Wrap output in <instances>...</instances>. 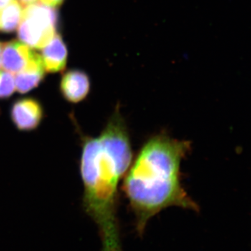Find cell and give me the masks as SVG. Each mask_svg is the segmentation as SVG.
<instances>
[{"mask_svg": "<svg viewBox=\"0 0 251 251\" xmlns=\"http://www.w3.org/2000/svg\"><path fill=\"white\" fill-rule=\"evenodd\" d=\"M18 2L21 5H25V6H27V5L34 4L36 3L38 0H17Z\"/></svg>", "mask_w": 251, "mask_h": 251, "instance_id": "7c38bea8", "label": "cell"}, {"mask_svg": "<svg viewBox=\"0 0 251 251\" xmlns=\"http://www.w3.org/2000/svg\"><path fill=\"white\" fill-rule=\"evenodd\" d=\"M22 5L13 0L0 9V29L6 33L13 32L19 26L22 19Z\"/></svg>", "mask_w": 251, "mask_h": 251, "instance_id": "9c48e42d", "label": "cell"}, {"mask_svg": "<svg viewBox=\"0 0 251 251\" xmlns=\"http://www.w3.org/2000/svg\"><path fill=\"white\" fill-rule=\"evenodd\" d=\"M42 49V55L41 57L46 72L58 73L65 69L67 49L59 34H54L51 41Z\"/></svg>", "mask_w": 251, "mask_h": 251, "instance_id": "ba28073f", "label": "cell"}, {"mask_svg": "<svg viewBox=\"0 0 251 251\" xmlns=\"http://www.w3.org/2000/svg\"><path fill=\"white\" fill-rule=\"evenodd\" d=\"M34 53L35 52L24 43L10 41L2 46L1 67L6 72L18 74L27 65Z\"/></svg>", "mask_w": 251, "mask_h": 251, "instance_id": "8992f818", "label": "cell"}, {"mask_svg": "<svg viewBox=\"0 0 251 251\" xmlns=\"http://www.w3.org/2000/svg\"><path fill=\"white\" fill-rule=\"evenodd\" d=\"M57 19L54 8L39 3L27 5L18 26V39L30 48L42 49L56 34Z\"/></svg>", "mask_w": 251, "mask_h": 251, "instance_id": "3957f363", "label": "cell"}, {"mask_svg": "<svg viewBox=\"0 0 251 251\" xmlns=\"http://www.w3.org/2000/svg\"><path fill=\"white\" fill-rule=\"evenodd\" d=\"M188 140L164 133L149 138L130 163L122 189L135 216V231L142 237L149 221L171 206L199 211L181 182V164L191 150Z\"/></svg>", "mask_w": 251, "mask_h": 251, "instance_id": "7a4b0ae2", "label": "cell"}, {"mask_svg": "<svg viewBox=\"0 0 251 251\" xmlns=\"http://www.w3.org/2000/svg\"><path fill=\"white\" fill-rule=\"evenodd\" d=\"M2 44L0 43V68H1V50H2Z\"/></svg>", "mask_w": 251, "mask_h": 251, "instance_id": "5bb4252c", "label": "cell"}, {"mask_svg": "<svg viewBox=\"0 0 251 251\" xmlns=\"http://www.w3.org/2000/svg\"><path fill=\"white\" fill-rule=\"evenodd\" d=\"M9 115L16 129L21 132H30L39 128L45 117V111L38 99L23 97L13 102Z\"/></svg>", "mask_w": 251, "mask_h": 251, "instance_id": "277c9868", "label": "cell"}, {"mask_svg": "<svg viewBox=\"0 0 251 251\" xmlns=\"http://www.w3.org/2000/svg\"><path fill=\"white\" fill-rule=\"evenodd\" d=\"M13 0H0V9H2L6 4H9Z\"/></svg>", "mask_w": 251, "mask_h": 251, "instance_id": "4fadbf2b", "label": "cell"}, {"mask_svg": "<svg viewBox=\"0 0 251 251\" xmlns=\"http://www.w3.org/2000/svg\"><path fill=\"white\" fill-rule=\"evenodd\" d=\"M90 77L80 70H71L63 75L59 90L63 98L71 103H79L90 94Z\"/></svg>", "mask_w": 251, "mask_h": 251, "instance_id": "5b68a950", "label": "cell"}, {"mask_svg": "<svg viewBox=\"0 0 251 251\" xmlns=\"http://www.w3.org/2000/svg\"><path fill=\"white\" fill-rule=\"evenodd\" d=\"M132 158L128 128L117 105L98 136L82 137V206L98 226L101 251H123L117 217L119 185Z\"/></svg>", "mask_w": 251, "mask_h": 251, "instance_id": "6da1fadb", "label": "cell"}, {"mask_svg": "<svg viewBox=\"0 0 251 251\" xmlns=\"http://www.w3.org/2000/svg\"><path fill=\"white\" fill-rule=\"evenodd\" d=\"M16 90L14 75L6 71L0 72V99H9Z\"/></svg>", "mask_w": 251, "mask_h": 251, "instance_id": "30bf717a", "label": "cell"}, {"mask_svg": "<svg viewBox=\"0 0 251 251\" xmlns=\"http://www.w3.org/2000/svg\"><path fill=\"white\" fill-rule=\"evenodd\" d=\"M64 0H41L42 4L46 6H50V7L55 8L56 6H60Z\"/></svg>", "mask_w": 251, "mask_h": 251, "instance_id": "8fae6325", "label": "cell"}, {"mask_svg": "<svg viewBox=\"0 0 251 251\" xmlns=\"http://www.w3.org/2000/svg\"><path fill=\"white\" fill-rule=\"evenodd\" d=\"M45 75V69L42 59L35 53L23 70L16 74V89L20 94H26L37 87Z\"/></svg>", "mask_w": 251, "mask_h": 251, "instance_id": "52a82bcc", "label": "cell"}]
</instances>
